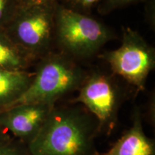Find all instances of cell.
Segmentation results:
<instances>
[{
	"label": "cell",
	"mask_w": 155,
	"mask_h": 155,
	"mask_svg": "<svg viewBox=\"0 0 155 155\" xmlns=\"http://www.w3.org/2000/svg\"><path fill=\"white\" fill-rule=\"evenodd\" d=\"M141 109L134 108L131 125L114 143L111 148L100 155H155V141L145 134Z\"/></svg>",
	"instance_id": "8"
},
{
	"label": "cell",
	"mask_w": 155,
	"mask_h": 155,
	"mask_svg": "<svg viewBox=\"0 0 155 155\" xmlns=\"http://www.w3.org/2000/svg\"><path fill=\"white\" fill-rule=\"evenodd\" d=\"M140 0H101L97 6L98 12L101 15H107L116 9L125 7Z\"/></svg>",
	"instance_id": "13"
},
{
	"label": "cell",
	"mask_w": 155,
	"mask_h": 155,
	"mask_svg": "<svg viewBox=\"0 0 155 155\" xmlns=\"http://www.w3.org/2000/svg\"><path fill=\"white\" fill-rule=\"evenodd\" d=\"M100 58L109 65L114 75L142 91L147 79L155 67V50L130 28H122L121 44L117 49L105 51Z\"/></svg>",
	"instance_id": "5"
},
{
	"label": "cell",
	"mask_w": 155,
	"mask_h": 155,
	"mask_svg": "<svg viewBox=\"0 0 155 155\" xmlns=\"http://www.w3.org/2000/svg\"><path fill=\"white\" fill-rule=\"evenodd\" d=\"M35 73L0 69V113L10 108L28 90Z\"/></svg>",
	"instance_id": "9"
},
{
	"label": "cell",
	"mask_w": 155,
	"mask_h": 155,
	"mask_svg": "<svg viewBox=\"0 0 155 155\" xmlns=\"http://www.w3.org/2000/svg\"><path fill=\"white\" fill-rule=\"evenodd\" d=\"M71 104L84 106L98 122V130L106 136L113 133L119 112L127 98L125 89L111 75L101 71L88 74Z\"/></svg>",
	"instance_id": "4"
},
{
	"label": "cell",
	"mask_w": 155,
	"mask_h": 155,
	"mask_svg": "<svg viewBox=\"0 0 155 155\" xmlns=\"http://www.w3.org/2000/svg\"><path fill=\"white\" fill-rule=\"evenodd\" d=\"M154 94H152L147 101L146 109L142 114L143 120L145 119L152 127L155 125V98Z\"/></svg>",
	"instance_id": "15"
},
{
	"label": "cell",
	"mask_w": 155,
	"mask_h": 155,
	"mask_svg": "<svg viewBox=\"0 0 155 155\" xmlns=\"http://www.w3.org/2000/svg\"><path fill=\"white\" fill-rule=\"evenodd\" d=\"M38 60L32 83L11 107L23 104L56 105L78 90L88 75L73 58L62 52L50 51Z\"/></svg>",
	"instance_id": "2"
},
{
	"label": "cell",
	"mask_w": 155,
	"mask_h": 155,
	"mask_svg": "<svg viewBox=\"0 0 155 155\" xmlns=\"http://www.w3.org/2000/svg\"><path fill=\"white\" fill-rule=\"evenodd\" d=\"M146 15L151 26L154 27V0H147Z\"/></svg>",
	"instance_id": "17"
},
{
	"label": "cell",
	"mask_w": 155,
	"mask_h": 155,
	"mask_svg": "<svg viewBox=\"0 0 155 155\" xmlns=\"http://www.w3.org/2000/svg\"><path fill=\"white\" fill-rule=\"evenodd\" d=\"M9 135L7 134V131H5L2 127L0 126V142L4 140H6L9 138Z\"/></svg>",
	"instance_id": "18"
},
{
	"label": "cell",
	"mask_w": 155,
	"mask_h": 155,
	"mask_svg": "<svg viewBox=\"0 0 155 155\" xmlns=\"http://www.w3.org/2000/svg\"><path fill=\"white\" fill-rule=\"evenodd\" d=\"M54 24L61 52L73 58L91 57L114 38L105 25L61 3L55 6Z\"/></svg>",
	"instance_id": "3"
},
{
	"label": "cell",
	"mask_w": 155,
	"mask_h": 155,
	"mask_svg": "<svg viewBox=\"0 0 155 155\" xmlns=\"http://www.w3.org/2000/svg\"><path fill=\"white\" fill-rule=\"evenodd\" d=\"M21 7H44L55 6L60 3L61 0H17Z\"/></svg>",
	"instance_id": "16"
},
{
	"label": "cell",
	"mask_w": 155,
	"mask_h": 155,
	"mask_svg": "<svg viewBox=\"0 0 155 155\" xmlns=\"http://www.w3.org/2000/svg\"><path fill=\"white\" fill-rule=\"evenodd\" d=\"M36 61L35 58L12 41L5 30H0V69L28 71Z\"/></svg>",
	"instance_id": "10"
},
{
	"label": "cell",
	"mask_w": 155,
	"mask_h": 155,
	"mask_svg": "<svg viewBox=\"0 0 155 155\" xmlns=\"http://www.w3.org/2000/svg\"><path fill=\"white\" fill-rule=\"evenodd\" d=\"M55 105L23 104L0 113V126L28 146L40 133Z\"/></svg>",
	"instance_id": "7"
},
{
	"label": "cell",
	"mask_w": 155,
	"mask_h": 155,
	"mask_svg": "<svg viewBox=\"0 0 155 155\" xmlns=\"http://www.w3.org/2000/svg\"><path fill=\"white\" fill-rule=\"evenodd\" d=\"M55 6L20 7L5 29L12 41L37 60L50 52L54 37Z\"/></svg>",
	"instance_id": "6"
},
{
	"label": "cell",
	"mask_w": 155,
	"mask_h": 155,
	"mask_svg": "<svg viewBox=\"0 0 155 155\" xmlns=\"http://www.w3.org/2000/svg\"><path fill=\"white\" fill-rule=\"evenodd\" d=\"M78 104L54 106L40 133L28 145L31 154L100 155L95 142L99 135L98 122Z\"/></svg>",
	"instance_id": "1"
},
{
	"label": "cell",
	"mask_w": 155,
	"mask_h": 155,
	"mask_svg": "<svg viewBox=\"0 0 155 155\" xmlns=\"http://www.w3.org/2000/svg\"><path fill=\"white\" fill-rule=\"evenodd\" d=\"M17 0H0V30H5L18 12Z\"/></svg>",
	"instance_id": "11"
},
{
	"label": "cell",
	"mask_w": 155,
	"mask_h": 155,
	"mask_svg": "<svg viewBox=\"0 0 155 155\" xmlns=\"http://www.w3.org/2000/svg\"><path fill=\"white\" fill-rule=\"evenodd\" d=\"M71 6L70 8L81 13H88L94 7L98 6L101 0H64Z\"/></svg>",
	"instance_id": "14"
},
{
	"label": "cell",
	"mask_w": 155,
	"mask_h": 155,
	"mask_svg": "<svg viewBox=\"0 0 155 155\" xmlns=\"http://www.w3.org/2000/svg\"><path fill=\"white\" fill-rule=\"evenodd\" d=\"M0 155H32L28 146L18 139L9 137L0 142Z\"/></svg>",
	"instance_id": "12"
}]
</instances>
